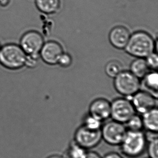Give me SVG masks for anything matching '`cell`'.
I'll list each match as a JSON object with an SVG mask.
<instances>
[{
    "instance_id": "obj_20",
    "label": "cell",
    "mask_w": 158,
    "mask_h": 158,
    "mask_svg": "<svg viewBox=\"0 0 158 158\" xmlns=\"http://www.w3.org/2000/svg\"><path fill=\"white\" fill-rule=\"evenodd\" d=\"M147 150L149 158H158V140L156 136L150 139Z\"/></svg>"
},
{
    "instance_id": "obj_19",
    "label": "cell",
    "mask_w": 158,
    "mask_h": 158,
    "mask_svg": "<svg viewBox=\"0 0 158 158\" xmlns=\"http://www.w3.org/2000/svg\"><path fill=\"white\" fill-rule=\"evenodd\" d=\"M126 124L129 130L133 131H141L143 127L142 118L135 114L128 120Z\"/></svg>"
},
{
    "instance_id": "obj_22",
    "label": "cell",
    "mask_w": 158,
    "mask_h": 158,
    "mask_svg": "<svg viewBox=\"0 0 158 158\" xmlns=\"http://www.w3.org/2000/svg\"><path fill=\"white\" fill-rule=\"evenodd\" d=\"M146 61L149 68L151 69H156L158 66V57L156 53H153L145 58Z\"/></svg>"
},
{
    "instance_id": "obj_24",
    "label": "cell",
    "mask_w": 158,
    "mask_h": 158,
    "mask_svg": "<svg viewBox=\"0 0 158 158\" xmlns=\"http://www.w3.org/2000/svg\"><path fill=\"white\" fill-rule=\"evenodd\" d=\"M39 57L34 56L27 55L24 65L32 68L36 66Z\"/></svg>"
},
{
    "instance_id": "obj_4",
    "label": "cell",
    "mask_w": 158,
    "mask_h": 158,
    "mask_svg": "<svg viewBox=\"0 0 158 158\" xmlns=\"http://www.w3.org/2000/svg\"><path fill=\"white\" fill-rule=\"evenodd\" d=\"M114 86L119 94L133 96L139 91L141 84L138 78L129 71H122L114 78Z\"/></svg>"
},
{
    "instance_id": "obj_6",
    "label": "cell",
    "mask_w": 158,
    "mask_h": 158,
    "mask_svg": "<svg viewBox=\"0 0 158 158\" xmlns=\"http://www.w3.org/2000/svg\"><path fill=\"white\" fill-rule=\"evenodd\" d=\"M126 128L123 124L112 121L105 124L101 130L102 139L111 145H120L126 135Z\"/></svg>"
},
{
    "instance_id": "obj_26",
    "label": "cell",
    "mask_w": 158,
    "mask_h": 158,
    "mask_svg": "<svg viewBox=\"0 0 158 158\" xmlns=\"http://www.w3.org/2000/svg\"><path fill=\"white\" fill-rule=\"evenodd\" d=\"M102 158H124L117 152H110L104 156Z\"/></svg>"
},
{
    "instance_id": "obj_23",
    "label": "cell",
    "mask_w": 158,
    "mask_h": 158,
    "mask_svg": "<svg viewBox=\"0 0 158 158\" xmlns=\"http://www.w3.org/2000/svg\"><path fill=\"white\" fill-rule=\"evenodd\" d=\"M73 62L72 57L68 53H63L59 59L58 64L63 68H68Z\"/></svg>"
},
{
    "instance_id": "obj_29",
    "label": "cell",
    "mask_w": 158,
    "mask_h": 158,
    "mask_svg": "<svg viewBox=\"0 0 158 158\" xmlns=\"http://www.w3.org/2000/svg\"><path fill=\"white\" fill-rule=\"evenodd\" d=\"M149 158V157H148V158Z\"/></svg>"
},
{
    "instance_id": "obj_28",
    "label": "cell",
    "mask_w": 158,
    "mask_h": 158,
    "mask_svg": "<svg viewBox=\"0 0 158 158\" xmlns=\"http://www.w3.org/2000/svg\"><path fill=\"white\" fill-rule=\"evenodd\" d=\"M1 47L0 46V51H1Z\"/></svg>"
},
{
    "instance_id": "obj_27",
    "label": "cell",
    "mask_w": 158,
    "mask_h": 158,
    "mask_svg": "<svg viewBox=\"0 0 158 158\" xmlns=\"http://www.w3.org/2000/svg\"><path fill=\"white\" fill-rule=\"evenodd\" d=\"M64 158L63 157V156H59V155H57V154H55V155H52L51 156H49L48 158Z\"/></svg>"
},
{
    "instance_id": "obj_8",
    "label": "cell",
    "mask_w": 158,
    "mask_h": 158,
    "mask_svg": "<svg viewBox=\"0 0 158 158\" xmlns=\"http://www.w3.org/2000/svg\"><path fill=\"white\" fill-rule=\"evenodd\" d=\"M44 44V39L40 33L36 31H29L22 37L19 46L27 55L39 57Z\"/></svg>"
},
{
    "instance_id": "obj_21",
    "label": "cell",
    "mask_w": 158,
    "mask_h": 158,
    "mask_svg": "<svg viewBox=\"0 0 158 158\" xmlns=\"http://www.w3.org/2000/svg\"><path fill=\"white\" fill-rule=\"evenodd\" d=\"M83 125L88 128L93 130H100L101 127V122L96 118L92 117L90 115L85 118Z\"/></svg>"
},
{
    "instance_id": "obj_12",
    "label": "cell",
    "mask_w": 158,
    "mask_h": 158,
    "mask_svg": "<svg viewBox=\"0 0 158 158\" xmlns=\"http://www.w3.org/2000/svg\"><path fill=\"white\" fill-rule=\"evenodd\" d=\"M130 36L127 29L118 26L111 30L109 34V41L111 45L118 49H125Z\"/></svg>"
},
{
    "instance_id": "obj_10",
    "label": "cell",
    "mask_w": 158,
    "mask_h": 158,
    "mask_svg": "<svg viewBox=\"0 0 158 158\" xmlns=\"http://www.w3.org/2000/svg\"><path fill=\"white\" fill-rule=\"evenodd\" d=\"M63 53L60 44L56 42L49 41L43 44L40 56L45 63L56 65L58 64L60 58Z\"/></svg>"
},
{
    "instance_id": "obj_18",
    "label": "cell",
    "mask_w": 158,
    "mask_h": 158,
    "mask_svg": "<svg viewBox=\"0 0 158 158\" xmlns=\"http://www.w3.org/2000/svg\"><path fill=\"white\" fill-rule=\"evenodd\" d=\"M105 73L109 77L114 78L117 75L123 71L122 66L119 62L112 60L107 63L105 66Z\"/></svg>"
},
{
    "instance_id": "obj_2",
    "label": "cell",
    "mask_w": 158,
    "mask_h": 158,
    "mask_svg": "<svg viewBox=\"0 0 158 158\" xmlns=\"http://www.w3.org/2000/svg\"><path fill=\"white\" fill-rule=\"evenodd\" d=\"M122 153L129 158L141 156L147 147V139L142 131L128 130L120 145Z\"/></svg>"
},
{
    "instance_id": "obj_15",
    "label": "cell",
    "mask_w": 158,
    "mask_h": 158,
    "mask_svg": "<svg viewBox=\"0 0 158 158\" xmlns=\"http://www.w3.org/2000/svg\"><path fill=\"white\" fill-rule=\"evenodd\" d=\"M143 85L146 92L157 98L158 97V75L156 71L150 72L143 78Z\"/></svg>"
},
{
    "instance_id": "obj_7",
    "label": "cell",
    "mask_w": 158,
    "mask_h": 158,
    "mask_svg": "<svg viewBox=\"0 0 158 158\" xmlns=\"http://www.w3.org/2000/svg\"><path fill=\"white\" fill-rule=\"evenodd\" d=\"M135 113V108L128 99H117L111 104V117L115 122L126 123Z\"/></svg>"
},
{
    "instance_id": "obj_5",
    "label": "cell",
    "mask_w": 158,
    "mask_h": 158,
    "mask_svg": "<svg viewBox=\"0 0 158 158\" xmlns=\"http://www.w3.org/2000/svg\"><path fill=\"white\" fill-rule=\"evenodd\" d=\"M102 140L101 129L93 130L83 125L75 132L74 141L86 150L96 147Z\"/></svg>"
},
{
    "instance_id": "obj_9",
    "label": "cell",
    "mask_w": 158,
    "mask_h": 158,
    "mask_svg": "<svg viewBox=\"0 0 158 158\" xmlns=\"http://www.w3.org/2000/svg\"><path fill=\"white\" fill-rule=\"evenodd\" d=\"M131 103L135 111L143 114L156 108V98L146 91H138L133 96Z\"/></svg>"
},
{
    "instance_id": "obj_16",
    "label": "cell",
    "mask_w": 158,
    "mask_h": 158,
    "mask_svg": "<svg viewBox=\"0 0 158 158\" xmlns=\"http://www.w3.org/2000/svg\"><path fill=\"white\" fill-rule=\"evenodd\" d=\"M39 10L46 14L56 13L60 8V0H35Z\"/></svg>"
},
{
    "instance_id": "obj_14",
    "label": "cell",
    "mask_w": 158,
    "mask_h": 158,
    "mask_svg": "<svg viewBox=\"0 0 158 158\" xmlns=\"http://www.w3.org/2000/svg\"><path fill=\"white\" fill-rule=\"evenodd\" d=\"M150 69L145 58H137L131 64V73L139 79L143 78L145 77L150 73Z\"/></svg>"
},
{
    "instance_id": "obj_3",
    "label": "cell",
    "mask_w": 158,
    "mask_h": 158,
    "mask_svg": "<svg viewBox=\"0 0 158 158\" xmlns=\"http://www.w3.org/2000/svg\"><path fill=\"white\" fill-rule=\"evenodd\" d=\"M26 57L19 45L8 44L1 49L0 63L9 69H19L24 65Z\"/></svg>"
},
{
    "instance_id": "obj_1",
    "label": "cell",
    "mask_w": 158,
    "mask_h": 158,
    "mask_svg": "<svg viewBox=\"0 0 158 158\" xmlns=\"http://www.w3.org/2000/svg\"><path fill=\"white\" fill-rule=\"evenodd\" d=\"M155 45L150 35L144 31H137L131 35L125 50L133 57L145 58L154 52Z\"/></svg>"
},
{
    "instance_id": "obj_17",
    "label": "cell",
    "mask_w": 158,
    "mask_h": 158,
    "mask_svg": "<svg viewBox=\"0 0 158 158\" xmlns=\"http://www.w3.org/2000/svg\"><path fill=\"white\" fill-rule=\"evenodd\" d=\"M86 153L85 149L73 141L62 156L64 158H83Z\"/></svg>"
},
{
    "instance_id": "obj_11",
    "label": "cell",
    "mask_w": 158,
    "mask_h": 158,
    "mask_svg": "<svg viewBox=\"0 0 158 158\" xmlns=\"http://www.w3.org/2000/svg\"><path fill=\"white\" fill-rule=\"evenodd\" d=\"M89 115L101 122L111 117V103L105 99L94 100L89 107Z\"/></svg>"
},
{
    "instance_id": "obj_25",
    "label": "cell",
    "mask_w": 158,
    "mask_h": 158,
    "mask_svg": "<svg viewBox=\"0 0 158 158\" xmlns=\"http://www.w3.org/2000/svg\"><path fill=\"white\" fill-rule=\"evenodd\" d=\"M83 158H102L99 153L94 151L86 152L85 156Z\"/></svg>"
},
{
    "instance_id": "obj_13",
    "label": "cell",
    "mask_w": 158,
    "mask_h": 158,
    "mask_svg": "<svg viewBox=\"0 0 158 158\" xmlns=\"http://www.w3.org/2000/svg\"><path fill=\"white\" fill-rule=\"evenodd\" d=\"M143 127L150 132L156 133L158 131V109L154 108L143 114Z\"/></svg>"
}]
</instances>
